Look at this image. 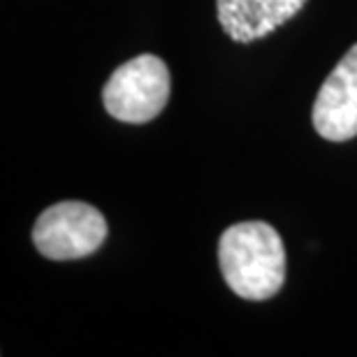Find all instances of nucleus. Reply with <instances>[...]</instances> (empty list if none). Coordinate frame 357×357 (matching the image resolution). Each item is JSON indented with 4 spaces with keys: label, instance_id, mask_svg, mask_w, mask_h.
<instances>
[{
    "label": "nucleus",
    "instance_id": "f257e3e1",
    "mask_svg": "<svg viewBox=\"0 0 357 357\" xmlns=\"http://www.w3.org/2000/svg\"><path fill=\"white\" fill-rule=\"evenodd\" d=\"M218 265L237 297L251 302L271 299L285 283L281 234L262 220L227 227L218 241Z\"/></svg>",
    "mask_w": 357,
    "mask_h": 357
},
{
    "label": "nucleus",
    "instance_id": "f03ea898",
    "mask_svg": "<svg viewBox=\"0 0 357 357\" xmlns=\"http://www.w3.org/2000/svg\"><path fill=\"white\" fill-rule=\"evenodd\" d=\"M169 70L153 54H142L112 73L102 89V105L109 116L123 123H149L169 100Z\"/></svg>",
    "mask_w": 357,
    "mask_h": 357
},
{
    "label": "nucleus",
    "instance_id": "7ed1b4c3",
    "mask_svg": "<svg viewBox=\"0 0 357 357\" xmlns=\"http://www.w3.org/2000/svg\"><path fill=\"white\" fill-rule=\"evenodd\" d=\"M107 220L86 202H59L40 213L33 244L47 260H82L105 244Z\"/></svg>",
    "mask_w": 357,
    "mask_h": 357
},
{
    "label": "nucleus",
    "instance_id": "20e7f679",
    "mask_svg": "<svg viewBox=\"0 0 357 357\" xmlns=\"http://www.w3.org/2000/svg\"><path fill=\"white\" fill-rule=\"evenodd\" d=\"M311 121L316 132L327 142L357 137V45L348 49L320 86Z\"/></svg>",
    "mask_w": 357,
    "mask_h": 357
},
{
    "label": "nucleus",
    "instance_id": "39448f33",
    "mask_svg": "<svg viewBox=\"0 0 357 357\" xmlns=\"http://www.w3.org/2000/svg\"><path fill=\"white\" fill-rule=\"evenodd\" d=\"M306 3L309 0H216V10L227 38L248 45L288 24Z\"/></svg>",
    "mask_w": 357,
    "mask_h": 357
}]
</instances>
